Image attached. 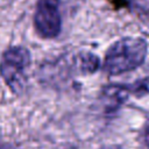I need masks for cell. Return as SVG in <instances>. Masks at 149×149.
I'll list each match as a JSON object with an SVG mask.
<instances>
[{
    "mask_svg": "<svg viewBox=\"0 0 149 149\" xmlns=\"http://www.w3.org/2000/svg\"><path fill=\"white\" fill-rule=\"evenodd\" d=\"M147 56V42L141 37H123L114 42L106 52L104 71L120 74L139 68Z\"/></svg>",
    "mask_w": 149,
    "mask_h": 149,
    "instance_id": "obj_1",
    "label": "cell"
},
{
    "mask_svg": "<svg viewBox=\"0 0 149 149\" xmlns=\"http://www.w3.org/2000/svg\"><path fill=\"white\" fill-rule=\"evenodd\" d=\"M127 97H128V91L125 86L112 85L106 87L105 91L102 92V99L107 112L115 111L127 99Z\"/></svg>",
    "mask_w": 149,
    "mask_h": 149,
    "instance_id": "obj_4",
    "label": "cell"
},
{
    "mask_svg": "<svg viewBox=\"0 0 149 149\" xmlns=\"http://www.w3.org/2000/svg\"><path fill=\"white\" fill-rule=\"evenodd\" d=\"M34 26L36 31L45 38L56 37L62 27L58 0H38L34 14Z\"/></svg>",
    "mask_w": 149,
    "mask_h": 149,
    "instance_id": "obj_3",
    "label": "cell"
},
{
    "mask_svg": "<svg viewBox=\"0 0 149 149\" xmlns=\"http://www.w3.org/2000/svg\"><path fill=\"white\" fill-rule=\"evenodd\" d=\"M144 141H146L147 146L149 147V125L147 126V128H146V132H144Z\"/></svg>",
    "mask_w": 149,
    "mask_h": 149,
    "instance_id": "obj_6",
    "label": "cell"
},
{
    "mask_svg": "<svg viewBox=\"0 0 149 149\" xmlns=\"http://www.w3.org/2000/svg\"><path fill=\"white\" fill-rule=\"evenodd\" d=\"M30 63V54L24 47H12L7 49L0 63V72L14 93H20L26 85L24 71Z\"/></svg>",
    "mask_w": 149,
    "mask_h": 149,
    "instance_id": "obj_2",
    "label": "cell"
},
{
    "mask_svg": "<svg viewBox=\"0 0 149 149\" xmlns=\"http://www.w3.org/2000/svg\"><path fill=\"white\" fill-rule=\"evenodd\" d=\"M79 70L83 73H93L99 68V58L91 52H84L79 55L78 58Z\"/></svg>",
    "mask_w": 149,
    "mask_h": 149,
    "instance_id": "obj_5",
    "label": "cell"
}]
</instances>
